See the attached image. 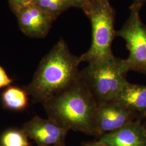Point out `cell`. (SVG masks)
<instances>
[{
	"label": "cell",
	"instance_id": "6da1fadb",
	"mask_svg": "<svg viewBox=\"0 0 146 146\" xmlns=\"http://www.w3.org/2000/svg\"><path fill=\"white\" fill-rule=\"evenodd\" d=\"M80 56L74 55L60 38L42 58L31 83L23 87L33 103L43 104L80 78Z\"/></svg>",
	"mask_w": 146,
	"mask_h": 146
},
{
	"label": "cell",
	"instance_id": "7a4b0ae2",
	"mask_svg": "<svg viewBox=\"0 0 146 146\" xmlns=\"http://www.w3.org/2000/svg\"><path fill=\"white\" fill-rule=\"evenodd\" d=\"M42 105L48 118L63 128L95 136L98 103L81 78Z\"/></svg>",
	"mask_w": 146,
	"mask_h": 146
},
{
	"label": "cell",
	"instance_id": "3957f363",
	"mask_svg": "<svg viewBox=\"0 0 146 146\" xmlns=\"http://www.w3.org/2000/svg\"><path fill=\"white\" fill-rule=\"evenodd\" d=\"M128 72L125 60L113 56L88 63L80 71V78L100 104L115 99L128 82Z\"/></svg>",
	"mask_w": 146,
	"mask_h": 146
},
{
	"label": "cell",
	"instance_id": "277c9868",
	"mask_svg": "<svg viewBox=\"0 0 146 146\" xmlns=\"http://www.w3.org/2000/svg\"><path fill=\"white\" fill-rule=\"evenodd\" d=\"M82 9L90 21L92 38L89 49L80 56L81 62L90 63L114 56L111 44L116 36L115 12L110 1L92 0Z\"/></svg>",
	"mask_w": 146,
	"mask_h": 146
},
{
	"label": "cell",
	"instance_id": "5b68a950",
	"mask_svg": "<svg viewBox=\"0 0 146 146\" xmlns=\"http://www.w3.org/2000/svg\"><path fill=\"white\" fill-rule=\"evenodd\" d=\"M142 5L139 3H133L129 17L116 34V36L121 37L125 41L129 51L128 58L125 60L128 70L146 74V26L140 16Z\"/></svg>",
	"mask_w": 146,
	"mask_h": 146
},
{
	"label": "cell",
	"instance_id": "8992f818",
	"mask_svg": "<svg viewBox=\"0 0 146 146\" xmlns=\"http://www.w3.org/2000/svg\"><path fill=\"white\" fill-rule=\"evenodd\" d=\"M137 119H140L138 115L118 102L98 104L94 116L95 136L116 131Z\"/></svg>",
	"mask_w": 146,
	"mask_h": 146
},
{
	"label": "cell",
	"instance_id": "52a82bcc",
	"mask_svg": "<svg viewBox=\"0 0 146 146\" xmlns=\"http://www.w3.org/2000/svg\"><path fill=\"white\" fill-rule=\"evenodd\" d=\"M21 129L37 146H65L68 131L49 118L35 116L25 122Z\"/></svg>",
	"mask_w": 146,
	"mask_h": 146
},
{
	"label": "cell",
	"instance_id": "ba28073f",
	"mask_svg": "<svg viewBox=\"0 0 146 146\" xmlns=\"http://www.w3.org/2000/svg\"><path fill=\"white\" fill-rule=\"evenodd\" d=\"M16 16L21 31L36 38L46 36L55 21L34 3L22 9Z\"/></svg>",
	"mask_w": 146,
	"mask_h": 146
},
{
	"label": "cell",
	"instance_id": "9c48e42d",
	"mask_svg": "<svg viewBox=\"0 0 146 146\" xmlns=\"http://www.w3.org/2000/svg\"><path fill=\"white\" fill-rule=\"evenodd\" d=\"M99 140L110 146H146V130L140 119H137L100 136Z\"/></svg>",
	"mask_w": 146,
	"mask_h": 146
},
{
	"label": "cell",
	"instance_id": "30bf717a",
	"mask_svg": "<svg viewBox=\"0 0 146 146\" xmlns=\"http://www.w3.org/2000/svg\"><path fill=\"white\" fill-rule=\"evenodd\" d=\"M113 101L125 105L141 117H146V86L128 82Z\"/></svg>",
	"mask_w": 146,
	"mask_h": 146
},
{
	"label": "cell",
	"instance_id": "8fae6325",
	"mask_svg": "<svg viewBox=\"0 0 146 146\" xmlns=\"http://www.w3.org/2000/svg\"><path fill=\"white\" fill-rule=\"evenodd\" d=\"M29 96L23 87L9 86L2 93L1 100L5 108L21 111L27 108L29 105Z\"/></svg>",
	"mask_w": 146,
	"mask_h": 146
},
{
	"label": "cell",
	"instance_id": "7c38bea8",
	"mask_svg": "<svg viewBox=\"0 0 146 146\" xmlns=\"http://www.w3.org/2000/svg\"><path fill=\"white\" fill-rule=\"evenodd\" d=\"M29 140L22 129L9 128L0 134L1 146H31Z\"/></svg>",
	"mask_w": 146,
	"mask_h": 146
},
{
	"label": "cell",
	"instance_id": "4fadbf2b",
	"mask_svg": "<svg viewBox=\"0 0 146 146\" xmlns=\"http://www.w3.org/2000/svg\"><path fill=\"white\" fill-rule=\"evenodd\" d=\"M34 3L55 21L63 12L72 8L68 0H35Z\"/></svg>",
	"mask_w": 146,
	"mask_h": 146
},
{
	"label": "cell",
	"instance_id": "5bb4252c",
	"mask_svg": "<svg viewBox=\"0 0 146 146\" xmlns=\"http://www.w3.org/2000/svg\"><path fill=\"white\" fill-rule=\"evenodd\" d=\"M11 10L16 14L22 9L34 3L35 0H8Z\"/></svg>",
	"mask_w": 146,
	"mask_h": 146
},
{
	"label": "cell",
	"instance_id": "9a60e30c",
	"mask_svg": "<svg viewBox=\"0 0 146 146\" xmlns=\"http://www.w3.org/2000/svg\"><path fill=\"white\" fill-rule=\"evenodd\" d=\"M13 82V80L9 77L5 69L0 66V88L7 87Z\"/></svg>",
	"mask_w": 146,
	"mask_h": 146
},
{
	"label": "cell",
	"instance_id": "2e32d148",
	"mask_svg": "<svg viewBox=\"0 0 146 146\" xmlns=\"http://www.w3.org/2000/svg\"><path fill=\"white\" fill-rule=\"evenodd\" d=\"M92 0H68L72 7L82 9L84 5Z\"/></svg>",
	"mask_w": 146,
	"mask_h": 146
},
{
	"label": "cell",
	"instance_id": "e0dca14e",
	"mask_svg": "<svg viewBox=\"0 0 146 146\" xmlns=\"http://www.w3.org/2000/svg\"><path fill=\"white\" fill-rule=\"evenodd\" d=\"M81 146H110L99 140L84 142Z\"/></svg>",
	"mask_w": 146,
	"mask_h": 146
},
{
	"label": "cell",
	"instance_id": "ac0fdd59",
	"mask_svg": "<svg viewBox=\"0 0 146 146\" xmlns=\"http://www.w3.org/2000/svg\"><path fill=\"white\" fill-rule=\"evenodd\" d=\"M133 2H136V3H139L143 5L146 2V0H133Z\"/></svg>",
	"mask_w": 146,
	"mask_h": 146
},
{
	"label": "cell",
	"instance_id": "d6986e66",
	"mask_svg": "<svg viewBox=\"0 0 146 146\" xmlns=\"http://www.w3.org/2000/svg\"><path fill=\"white\" fill-rule=\"evenodd\" d=\"M99 1H110V0H99Z\"/></svg>",
	"mask_w": 146,
	"mask_h": 146
},
{
	"label": "cell",
	"instance_id": "ffe728a7",
	"mask_svg": "<svg viewBox=\"0 0 146 146\" xmlns=\"http://www.w3.org/2000/svg\"><path fill=\"white\" fill-rule=\"evenodd\" d=\"M144 125V127H145V130H146V122L145 125Z\"/></svg>",
	"mask_w": 146,
	"mask_h": 146
},
{
	"label": "cell",
	"instance_id": "44dd1931",
	"mask_svg": "<svg viewBox=\"0 0 146 146\" xmlns=\"http://www.w3.org/2000/svg\"><path fill=\"white\" fill-rule=\"evenodd\" d=\"M0 146H1V145H0Z\"/></svg>",
	"mask_w": 146,
	"mask_h": 146
},
{
	"label": "cell",
	"instance_id": "7402d4cb",
	"mask_svg": "<svg viewBox=\"0 0 146 146\" xmlns=\"http://www.w3.org/2000/svg\"></svg>",
	"mask_w": 146,
	"mask_h": 146
}]
</instances>
